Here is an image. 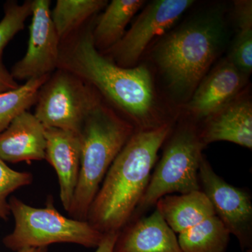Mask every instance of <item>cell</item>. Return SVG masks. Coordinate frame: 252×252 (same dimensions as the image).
I'll use <instances>...</instances> for the list:
<instances>
[{
  "label": "cell",
  "mask_w": 252,
  "mask_h": 252,
  "mask_svg": "<svg viewBox=\"0 0 252 252\" xmlns=\"http://www.w3.org/2000/svg\"><path fill=\"white\" fill-rule=\"evenodd\" d=\"M32 180L31 173L13 170L0 158V219L7 220L11 215L7 200L10 194L21 187L31 185Z\"/></svg>",
  "instance_id": "22"
},
{
  "label": "cell",
  "mask_w": 252,
  "mask_h": 252,
  "mask_svg": "<svg viewBox=\"0 0 252 252\" xmlns=\"http://www.w3.org/2000/svg\"><path fill=\"white\" fill-rule=\"evenodd\" d=\"M135 127L99 101L89 113L80 132V171L71 218L87 221L91 203L112 162L135 132Z\"/></svg>",
  "instance_id": "4"
},
{
  "label": "cell",
  "mask_w": 252,
  "mask_h": 252,
  "mask_svg": "<svg viewBox=\"0 0 252 252\" xmlns=\"http://www.w3.org/2000/svg\"><path fill=\"white\" fill-rule=\"evenodd\" d=\"M165 142L162 157L132 219L142 216L165 195L201 190L199 168L206 145L198 126L193 122L181 124L175 130L172 129Z\"/></svg>",
  "instance_id": "5"
},
{
  "label": "cell",
  "mask_w": 252,
  "mask_h": 252,
  "mask_svg": "<svg viewBox=\"0 0 252 252\" xmlns=\"http://www.w3.org/2000/svg\"><path fill=\"white\" fill-rule=\"evenodd\" d=\"M100 100L94 88L58 69L41 86L34 114L45 128L80 134L86 117Z\"/></svg>",
  "instance_id": "7"
},
{
  "label": "cell",
  "mask_w": 252,
  "mask_h": 252,
  "mask_svg": "<svg viewBox=\"0 0 252 252\" xmlns=\"http://www.w3.org/2000/svg\"><path fill=\"white\" fill-rule=\"evenodd\" d=\"M230 232L217 215L209 217L179 234L183 252H225Z\"/></svg>",
  "instance_id": "18"
},
{
  "label": "cell",
  "mask_w": 252,
  "mask_h": 252,
  "mask_svg": "<svg viewBox=\"0 0 252 252\" xmlns=\"http://www.w3.org/2000/svg\"><path fill=\"white\" fill-rule=\"evenodd\" d=\"M168 124L135 130L106 174L87 221L102 234L119 233L132 220L148 187L158 153L172 130Z\"/></svg>",
  "instance_id": "2"
},
{
  "label": "cell",
  "mask_w": 252,
  "mask_h": 252,
  "mask_svg": "<svg viewBox=\"0 0 252 252\" xmlns=\"http://www.w3.org/2000/svg\"><path fill=\"white\" fill-rule=\"evenodd\" d=\"M19 86L11 72L6 69L2 63H0V94L14 90Z\"/></svg>",
  "instance_id": "25"
},
{
  "label": "cell",
  "mask_w": 252,
  "mask_h": 252,
  "mask_svg": "<svg viewBox=\"0 0 252 252\" xmlns=\"http://www.w3.org/2000/svg\"><path fill=\"white\" fill-rule=\"evenodd\" d=\"M32 6L31 0L21 4L15 1L5 4L4 16L0 21V63L4 48L25 28L26 20L32 15Z\"/></svg>",
  "instance_id": "21"
},
{
  "label": "cell",
  "mask_w": 252,
  "mask_h": 252,
  "mask_svg": "<svg viewBox=\"0 0 252 252\" xmlns=\"http://www.w3.org/2000/svg\"><path fill=\"white\" fill-rule=\"evenodd\" d=\"M10 210L14 229L3 239L6 248L18 252L25 248H48L55 243H73L86 248H97L104 235L88 221L63 216L50 200L44 208L30 206L11 197Z\"/></svg>",
  "instance_id": "6"
},
{
  "label": "cell",
  "mask_w": 252,
  "mask_h": 252,
  "mask_svg": "<svg viewBox=\"0 0 252 252\" xmlns=\"http://www.w3.org/2000/svg\"><path fill=\"white\" fill-rule=\"evenodd\" d=\"M202 191L207 195L215 214L230 234L238 239L244 252H252V202L250 193L230 185L214 171L205 157L199 168Z\"/></svg>",
  "instance_id": "9"
},
{
  "label": "cell",
  "mask_w": 252,
  "mask_h": 252,
  "mask_svg": "<svg viewBox=\"0 0 252 252\" xmlns=\"http://www.w3.org/2000/svg\"><path fill=\"white\" fill-rule=\"evenodd\" d=\"M48 248L44 247V248H25L23 250H20L17 252H47Z\"/></svg>",
  "instance_id": "27"
},
{
  "label": "cell",
  "mask_w": 252,
  "mask_h": 252,
  "mask_svg": "<svg viewBox=\"0 0 252 252\" xmlns=\"http://www.w3.org/2000/svg\"><path fill=\"white\" fill-rule=\"evenodd\" d=\"M245 75L229 59L207 72L186 104L194 120H205L235 100L245 85Z\"/></svg>",
  "instance_id": "11"
},
{
  "label": "cell",
  "mask_w": 252,
  "mask_h": 252,
  "mask_svg": "<svg viewBox=\"0 0 252 252\" xmlns=\"http://www.w3.org/2000/svg\"><path fill=\"white\" fill-rule=\"evenodd\" d=\"M144 2L142 0H113L106 6L91 29L94 46L99 53L108 51L122 39L126 26Z\"/></svg>",
  "instance_id": "17"
},
{
  "label": "cell",
  "mask_w": 252,
  "mask_h": 252,
  "mask_svg": "<svg viewBox=\"0 0 252 252\" xmlns=\"http://www.w3.org/2000/svg\"><path fill=\"white\" fill-rule=\"evenodd\" d=\"M193 0H157L149 3L137 16L122 39L104 54L120 67L132 68L149 44L165 34L194 4Z\"/></svg>",
  "instance_id": "8"
},
{
  "label": "cell",
  "mask_w": 252,
  "mask_h": 252,
  "mask_svg": "<svg viewBox=\"0 0 252 252\" xmlns=\"http://www.w3.org/2000/svg\"><path fill=\"white\" fill-rule=\"evenodd\" d=\"M45 160L54 167L60 184L61 203L69 211L80 171V134L58 128H45Z\"/></svg>",
  "instance_id": "12"
},
{
  "label": "cell",
  "mask_w": 252,
  "mask_h": 252,
  "mask_svg": "<svg viewBox=\"0 0 252 252\" xmlns=\"http://www.w3.org/2000/svg\"><path fill=\"white\" fill-rule=\"evenodd\" d=\"M119 233H107L104 234L102 243L97 248L95 252H114V244Z\"/></svg>",
  "instance_id": "26"
},
{
  "label": "cell",
  "mask_w": 252,
  "mask_h": 252,
  "mask_svg": "<svg viewBox=\"0 0 252 252\" xmlns=\"http://www.w3.org/2000/svg\"><path fill=\"white\" fill-rule=\"evenodd\" d=\"M49 77L30 79L14 90L0 94V134L15 118L35 104L39 91Z\"/></svg>",
  "instance_id": "20"
},
{
  "label": "cell",
  "mask_w": 252,
  "mask_h": 252,
  "mask_svg": "<svg viewBox=\"0 0 252 252\" xmlns=\"http://www.w3.org/2000/svg\"><path fill=\"white\" fill-rule=\"evenodd\" d=\"M239 70L248 75L252 69V28L239 30L228 59Z\"/></svg>",
  "instance_id": "23"
},
{
  "label": "cell",
  "mask_w": 252,
  "mask_h": 252,
  "mask_svg": "<svg viewBox=\"0 0 252 252\" xmlns=\"http://www.w3.org/2000/svg\"><path fill=\"white\" fill-rule=\"evenodd\" d=\"M50 6V0L32 1L27 51L10 72L16 81L50 76L58 69L61 43Z\"/></svg>",
  "instance_id": "10"
},
{
  "label": "cell",
  "mask_w": 252,
  "mask_h": 252,
  "mask_svg": "<svg viewBox=\"0 0 252 252\" xmlns=\"http://www.w3.org/2000/svg\"><path fill=\"white\" fill-rule=\"evenodd\" d=\"M106 0H58L51 16L60 41L74 35L91 16L105 8Z\"/></svg>",
  "instance_id": "19"
},
{
  "label": "cell",
  "mask_w": 252,
  "mask_h": 252,
  "mask_svg": "<svg viewBox=\"0 0 252 252\" xmlns=\"http://www.w3.org/2000/svg\"><path fill=\"white\" fill-rule=\"evenodd\" d=\"M235 14L239 30L252 28V1H234Z\"/></svg>",
  "instance_id": "24"
},
{
  "label": "cell",
  "mask_w": 252,
  "mask_h": 252,
  "mask_svg": "<svg viewBox=\"0 0 252 252\" xmlns=\"http://www.w3.org/2000/svg\"><path fill=\"white\" fill-rule=\"evenodd\" d=\"M155 206L169 226L178 234L216 215L210 200L201 190L165 195Z\"/></svg>",
  "instance_id": "16"
},
{
  "label": "cell",
  "mask_w": 252,
  "mask_h": 252,
  "mask_svg": "<svg viewBox=\"0 0 252 252\" xmlns=\"http://www.w3.org/2000/svg\"><path fill=\"white\" fill-rule=\"evenodd\" d=\"M204 121L200 135L205 145L225 141L252 149V105L248 99H235Z\"/></svg>",
  "instance_id": "15"
},
{
  "label": "cell",
  "mask_w": 252,
  "mask_h": 252,
  "mask_svg": "<svg viewBox=\"0 0 252 252\" xmlns=\"http://www.w3.org/2000/svg\"><path fill=\"white\" fill-rule=\"evenodd\" d=\"M45 127L28 111L15 118L0 134V158L4 162H31L45 159Z\"/></svg>",
  "instance_id": "14"
},
{
  "label": "cell",
  "mask_w": 252,
  "mask_h": 252,
  "mask_svg": "<svg viewBox=\"0 0 252 252\" xmlns=\"http://www.w3.org/2000/svg\"><path fill=\"white\" fill-rule=\"evenodd\" d=\"M91 27L61 46L59 67L72 73L107 97L126 117L135 130L168 124L158 110L152 74L145 65L120 67L94 46Z\"/></svg>",
  "instance_id": "1"
},
{
  "label": "cell",
  "mask_w": 252,
  "mask_h": 252,
  "mask_svg": "<svg viewBox=\"0 0 252 252\" xmlns=\"http://www.w3.org/2000/svg\"><path fill=\"white\" fill-rule=\"evenodd\" d=\"M114 252H183L176 233L155 210L132 219L118 234Z\"/></svg>",
  "instance_id": "13"
},
{
  "label": "cell",
  "mask_w": 252,
  "mask_h": 252,
  "mask_svg": "<svg viewBox=\"0 0 252 252\" xmlns=\"http://www.w3.org/2000/svg\"><path fill=\"white\" fill-rule=\"evenodd\" d=\"M225 36L220 16L208 14L180 26L158 44L154 61L175 95L189 100L220 54Z\"/></svg>",
  "instance_id": "3"
}]
</instances>
